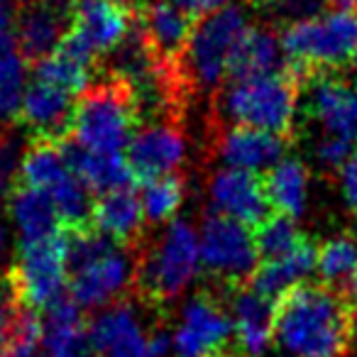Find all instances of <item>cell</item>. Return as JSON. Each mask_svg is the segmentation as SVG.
<instances>
[{
	"mask_svg": "<svg viewBox=\"0 0 357 357\" xmlns=\"http://www.w3.org/2000/svg\"><path fill=\"white\" fill-rule=\"evenodd\" d=\"M355 333L357 308L326 284H298L274 306V342L289 357H345Z\"/></svg>",
	"mask_w": 357,
	"mask_h": 357,
	"instance_id": "cell-1",
	"label": "cell"
},
{
	"mask_svg": "<svg viewBox=\"0 0 357 357\" xmlns=\"http://www.w3.org/2000/svg\"><path fill=\"white\" fill-rule=\"evenodd\" d=\"M139 105L128 81L105 74L79 96L71 120V139L100 154H123L135 137Z\"/></svg>",
	"mask_w": 357,
	"mask_h": 357,
	"instance_id": "cell-2",
	"label": "cell"
},
{
	"mask_svg": "<svg viewBox=\"0 0 357 357\" xmlns=\"http://www.w3.org/2000/svg\"><path fill=\"white\" fill-rule=\"evenodd\" d=\"M201 269L199 233L189 220H172L162 238L137 255L135 289L144 303L162 306L189 289Z\"/></svg>",
	"mask_w": 357,
	"mask_h": 357,
	"instance_id": "cell-3",
	"label": "cell"
},
{
	"mask_svg": "<svg viewBox=\"0 0 357 357\" xmlns=\"http://www.w3.org/2000/svg\"><path fill=\"white\" fill-rule=\"evenodd\" d=\"M301 91L303 86L287 69L248 81H230L228 89L218 96L220 118L240 128L291 139Z\"/></svg>",
	"mask_w": 357,
	"mask_h": 357,
	"instance_id": "cell-4",
	"label": "cell"
},
{
	"mask_svg": "<svg viewBox=\"0 0 357 357\" xmlns=\"http://www.w3.org/2000/svg\"><path fill=\"white\" fill-rule=\"evenodd\" d=\"M287 71L306 86L311 76L333 71L357 54V15L328 10L318 17L287 25L282 32Z\"/></svg>",
	"mask_w": 357,
	"mask_h": 357,
	"instance_id": "cell-5",
	"label": "cell"
},
{
	"mask_svg": "<svg viewBox=\"0 0 357 357\" xmlns=\"http://www.w3.org/2000/svg\"><path fill=\"white\" fill-rule=\"evenodd\" d=\"M69 277V233L64 230L54 238L20 243L15 262L6 272V289L17 308L37 313L64 298Z\"/></svg>",
	"mask_w": 357,
	"mask_h": 357,
	"instance_id": "cell-6",
	"label": "cell"
},
{
	"mask_svg": "<svg viewBox=\"0 0 357 357\" xmlns=\"http://www.w3.org/2000/svg\"><path fill=\"white\" fill-rule=\"evenodd\" d=\"M248 30V17L235 6H228L196 22L189 47L178 64L186 89H213L215 84L228 79V66L235 54V47L240 45Z\"/></svg>",
	"mask_w": 357,
	"mask_h": 357,
	"instance_id": "cell-7",
	"label": "cell"
},
{
	"mask_svg": "<svg viewBox=\"0 0 357 357\" xmlns=\"http://www.w3.org/2000/svg\"><path fill=\"white\" fill-rule=\"evenodd\" d=\"M199 243L204 269L228 291L245 287L262 262L255 243V230L220 213L206 215Z\"/></svg>",
	"mask_w": 357,
	"mask_h": 357,
	"instance_id": "cell-8",
	"label": "cell"
},
{
	"mask_svg": "<svg viewBox=\"0 0 357 357\" xmlns=\"http://www.w3.org/2000/svg\"><path fill=\"white\" fill-rule=\"evenodd\" d=\"M172 337L174 357H233L235 323L218 296L201 291L184 303Z\"/></svg>",
	"mask_w": 357,
	"mask_h": 357,
	"instance_id": "cell-9",
	"label": "cell"
},
{
	"mask_svg": "<svg viewBox=\"0 0 357 357\" xmlns=\"http://www.w3.org/2000/svg\"><path fill=\"white\" fill-rule=\"evenodd\" d=\"M137 255L128 248L113 245L103 255L71 269L69 289L71 298L81 308L113 306L130 284H135Z\"/></svg>",
	"mask_w": 357,
	"mask_h": 357,
	"instance_id": "cell-10",
	"label": "cell"
},
{
	"mask_svg": "<svg viewBox=\"0 0 357 357\" xmlns=\"http://www.w3.org/2000/svg\"><path fill=\"white\" fill-rule=\"evenodd\" d=\"M196 22L169 0H144L135 10V27L164 71H178Z\"/></svg>",
	"mask_w": 357,
	"mask_h": 357,
	"instance_id": "cell-11",
	"label": "cell"
},
{
	"mask_svg": "<svg viewBox=\"0 0 357 357\" xmlns=\"http://www.w3.org/2000/svg\"><path fill=\"white\" fill-rule=\"evenodd\" d=\"M306 91V115L321 125L323 137H340L357 142V84L331 71L311 76Z\"/></svg>",
	"mask_w": 357,
	"mask_h": 357,
	"instance_id": "cell-12",
	"label": "cell"
},
{
	"mask_svg": "<svg viewBox=\"0 0 357 357\" xmlns=\"http://www.w3.org/2000/svg\"><path fill=\"white\" fill-rule=\"evenodd\" d=\"M186 147L189 142L181 128L174 120H159L135 132L125 159H128L135 181L144 184L152 178L174 174V169L184 164Z\"/></svg>",
	"mask_w": 357,
	"mask_h": 357,
	"instance_id": "cell-13",
	"label": "cell"
},
{
	"mask_svg": "<svg viewBox=\"0 0 357 357\" xmlns=\"http://www.w3.org/2000/svg\"><path fill=\"white\" fill-rule=\"evenodd\" d=\"M208 196L215 213L252 230L267 218L272 208L264 191V178L243 169H218L208 181Z\"/></svg>",
	"mask_w": 357,
	"mask_h": 357,
	"instance_id": "cell-14",
	"label": "cell"
},
{
	"mask_svg": "<svg viewBox=\"0 0 357 357\" xmlns=\"http://www.w3.org/2000/svg\"><path fill=\"white\" fill-rule=\"evenodd\" d=\"M71 3L64 0H25L15 17V42L27 64L47 59L66 37Z\"/></svg>",
	"mask_w": 357,
	"mask_h": 357,
	"instance_id": "cell-15",
	"label": "cell"
},
{
	"mask_svg": "<svg viewBox=\"0 0 357 357\" xmlns=\"http://www.w3.org/2000/svg\"><path fill=\"white\" fill-rule=\"evenodd\" d=\"M135 27V13L115 0H71L69 32L96 54L118 50Z\"/></svg>",
	"mask_w": 357,
	"mask_h": 357,
	"instance_id": "cell-16",
	"label": "cell"
},
{
	"mask_svg": "<svg viewBox=\"0 0 357 357\" xmlns=\"http://www.w3.org/2000/svg\"><path fill=\"white\" fill-rule=\"evenodd\" d=\"M89 347L93 357H147L149 333L132 303L118 301L91 321Z\"/></svg>",
	"mask_w": 357,
	"mask_h": 357,
	"instance_id": "cell-17",
	"label": "cell"
},
{
	"mask_svg": "<svg viewBox=\"0 0 357 357\" xmlns=\"http://www.w3.org/2000/svg\"><path fill=\"white\" fill-rule=\"evenodd\" d=\"M289 137H279L262 130L225 125L215 137V154L228 169L257 174L259 169H272L284 159L289 149Z\"/></svg>",
	"mask_w": 357,
	"mask_h": 357,
	"instance_id": "cell-18",
	"label": "cell"
},
{
	"mask_svg": "<svg viewBox=\"0 0 357 357\" xmlns=\"http://www.w3.org/2000/svg\"><path fill=\"white\" fill-rule=\"evenodd\" d=\"M74 96L54 89V86L32 81L25 91L20 120L35 139L47 142H64L71 137V120H74Z\"/></svg>",
	"mask_w": 357,
	"mask_h": 357,
	"instance_id": "cell-19",
	"label": "cell"
},
{
	"mask_svg": "<svg viewBox=\"0 0 357 357\" xmlns=\"http://www.w3.org/2000/svg\"><path fill=\"white\" fill-rule=\"evenodd\" d=\"M96 52L74 32H66L61 45L47 59L32 66L35 81L64 91L69 96H81L91 89V69H93Z\"/></svg>",
	"mask_w": 357,
	"mask_h": 357,
	"instance_id": "cell-20",
	"label": "cell"
},
{
	"mask_svg": "<svg viewBox=\"0 0 357 357\" xmlns=\"http://www.w3.org/2000/svg\"><path fill=\"white\" fill-rule=\"evenodd\" d=\"M274 306L277 301L259 296L248 284L230 291L235 340L245 357H262L269 350L274 340Z\"/></svg>",
	"mask_w": 357,
	"mask_h": 357,
	"instance_id": "cell-21",
	"label": "cell"
},
{
	"mask_svg": "<svg viewBox=\"0 0 357 357\" xmlns=\"http://www.w3.org/2000/svg\"><path fill=\"white\" fill-rule=\"evenodd\" d=\"M144 220L147 218H144L142 199L132 186L98 196L91 208V228L128 250L139 243Z\"/></svg>",
	"mask_w": 357,
	"mask_h": 357,
	"instance_id": "cell-22",
	"label": "cell"
},
{
	"mask_svg": "<svg viewBox=\"0 0 357 357\" xmlns=\"http://www.w3.org/2000/svg\"><path fill=\"white\" fill-rule=\"evenodd\" d=\"M61 152L74 172V176L91 191V194H110V191L128 189L132 186L135 176L130 172V164L123 154H100L81 147L74 139L61 142Z\"/></svg>",
	"mask_w": 357,
	"mask_h": 357,
	"instance_id": "cell-23",
	"label": "cell"
},
{
	"mask_svg": "<svg viewBox=\"0 0 357 357\" xmlns=\"http://www.w3.org/2000/svg\"><path fill=\"white\" fill-rule=\"evenodd\" d=\"M45 357H93L89 347V326L74 298H59L42 316Z\"/></svg>",
	"mask_w": 357,
	"mask_h": 357,
	"instance_id": "cell-24",
	"label": "cell"
},
{
	"mask_svg": "<svg viewBox=\"0 0 357 357\" xmlns=\"http://www.w3.org/2000/svg\"><path fill=\"white\" fill-rule=\"evenodd\" d=\"M279 69H287L282 37L269 27H250L240 45L235 47V54L228 66V79L248 81L257 76L279 74Z\"/></svg>",
	"mask_w": 357,
	"mask_h": 357,
	"instance_id": "cell-25",
	"label": "cell"
},
{
	"mask_svg": "<svg viewBox=\"0 0 357 357\" xmlns=\"http://www.w3.org/2000/svg\"><path fill=\"white\" fill-rule=\"evenodd\" d=\"M316 262H318V248L306 238V243L294 250L291 255H287V257L259 262V267L250 277L248 287L252 291H257L259 296L279 301L287 291H291L294 287L303 284V279L316 269Z\"/></svg>",
	"mask_w": 357,
	"mask_h": 357,
	"instance_id": "cell-26",
	"label": "cell"
},
{
	"mask_svg": "<svg viewBox=\"0 0 357 357\" xmlns=\"http://www.w3.org/2000/svg\"><path fill=\"white\" fill-rule=\"evenodd\" d=\"M10 218L20 233V243H37V240L54 238L64 233V223L59 218L54 201L45 191L17 184L8 199Z\"/></svg>",
	"mask_w": 357,
	"mask_h": 357,
	"instance_id": "cell-27",
	"label": "cell"
},
{
	"mask_svg": "<svg viewBox=\"0 0 357 357\" xmlns=\"http://www.w3.org/2000/svg\"><path fill=\"white\" fill-rule=\"evenodd\" d=\"M269 206L274 213L287 218H301L308 204V169L301 159H282L264 176Z\"/></svg>",
	"mask_w": 357,
	"mask_h": 357,
	"instance_id": "cell-28",
	"label": "cell"
},
{
	"mask_svg": "<svg viewBox=\"0 0 357 357\" xmlns=\"http://www.w3.org/2000/svg\"><path fill=\"white\" fill-rule=\"evenodd\" d=\"M71 174L74 172H71L69 164H66L64 152H61V142L35 139V142L22 152L20 181H17V184L52 194V191H56L64 184Z\"/></svg>",
	"mask_w": 357,
	"mask_h": 357,
	"instance_id": "cell-29",
	"label": "cell"
},
{
	"mask_svg": "<svg viewBox=\"0 0 357 357\" xmlns=\"http://www.w3.org/2000/svg\"><path fill=\"white\" fill-rule=\"evenodd\" d=\"M25 76L27 61L22 56L15 35H0V123H17L20 120L22 100H25Z\"/></svg>",
	"mask_w": 357,
	"mask_h": 357,
	"instance_id": "cell-30",
	"label": "cell"
},
{
	"mask_svg": "<svg viewBox=\"0 0 357 357\" xmlns=\"http://www.w3.org/2000/svg\"><path fill=\"white\" fill-rule=\"evenodd\" d=\"M316 272L321 284L337 291H345L352 274L357 272V238L355 235H335L318 248Z\"/></svg>",
	"mask_w": 357,
	"mask_h": 357,
	"instance_id": "cell-31",
	"label": "cell"
},
{
	"mask_svg": "<svg viewBox=\"0 0 357 357\" xmlns=\"http://www.w3.org/2000/svg\"><path fill=\"white\" fill-rule=\"evenodd\" d=\"M255 243H257L259 259H279L291 255L296 248L306 243V235L298 230L294 218L282 213H269L262 223L255 228Z\"/></svg>",
	"mask_w": 357,
	"mask_h": 357,
	"instance_id": "cell-32",
	"label": "cell"
},
{
	"mask_svg": "<svg viewBox=\"0 0 357 357\" xmlns=\"http://www.w3.org/2000/svg\"><path fill=\"white\" fill-rule=\"evenodd\" d=\"M142 208L149 223H167L174 220L176 211L184 204V178L176 174L159 176L142 184Z\"/></svg>",
	"mask_w": 357,
	"mask_h": 357,
	"instance_id": "cell-33",
	"label": "cell"
},
{
	"mask_svg": "<svg viewBox=\"0 0 357 357\" xmlns=\"http://www.w3.org/2000/svg\"><path fill=\"white\" fill-rule=\"evenodd\" d=\"M20 162L22 154L17 142L10 135H3L0 137V201L10 199V194L15 191L20 181Z\"/></svg>",
	"mask_w": 357,
	"mask_h": 357,
	"instance_id": "cell-34",
	"label": "cell"
},
{
	"mask_svg": "<svg viewBox=\"0 0 357 357\" xmlns=\"http://www.w3.org/2000/svg\"><path fill=\"white\" fill-rule=\"evenodd\" d=\"M269 8H274V13L287 20V25H294L318 17L321 10H328V0H274Z\"/></svg>",
	"mask_w": 357,
	"mask_h": 357,
	"instance_id": "cell-35",
	"label": "cell"
},
{
	"mask_svg": "<svg viewBox=\"0 0 357 357\" xmlns=\"http://www.w3.org/2000/svg\"><path fill=\"white\" fill-rule=\"evenodd\" d=\"M355 152L352 142L340 137H323L316 147V159L321 162L323 169L328 172H340L345 167V162L350 159V154Z\"/></svg>",
	"mask_w": 357,
	"mask_h": 357,
	"instance_id": "cell-36",
	"label": "cell"
},
{
	"mask_svg": "<svg viewBox=\"0 0 357 357\" xmlns=\"http://www.w3.org/2000/svg\"><path fill=\"white\" fill-rule=\"evenodd\" d=\"M340 191L350 213L357 218V149L350 154L345 167L340 169Z\"/></svg>",
	"mask_w": 357,
	"mask_h": 357,
	"instance_id": "cell-37",
	"label": "cell"
},
{
	"mask_svg": "<svg viewBox=\"0 0 357 357\" xmlns=\"http://www.w3.org/2000/svg\"><path fill=\"white\" fill-rule=\"evenodd\" d=\"M169 3H174L178 10H184L194 20H204V17L228 8V0H169Z\"/></svg>",
	"mask_w": 357,
	"mask_h": 357,
	"instance_id": "cell-38",
	"label": "cell"
},
{
	"mask_svg": "<svg viewBox=\"0 0 357 357\" xmlns=\"http://www.w3.org/2000/svg\"><path fill=\"white\" fill-rule=\"evenodd\" d=\"M22 3H25V0H0V10L8 13V15H15L22 8Z\"/></svg>",
	"mask_w": 357,
	"mask_h": 357,
	"instance_id": "cell-39",
	"label": "cell"
},
{
	"mask_svg": "<svg viewBox=\"0 0 357 357\" xmlns=\"http://www.w3.org/2000/svg\"><path fill=\"white\" fill-rule=\"evenodd\" d=\"M8 333H10V323H0V357H6V350H8Z\"/></svg>",
	"mask_w": 357,
	"mask_h": 357,
	"instance_id": "cell-40",
	"label": "cell"
},
{
	"mask_svg": "<svg viewBox=\"0 0 357 357\" xmlns=\"http://www.w3.org/2000/svg\"><path fill=\"white\" fill-rule=\"evenodd\" d=\"M345 294H347V298H350V301H352V306L357 308V272L352 274V279H350V284H347Z\"/></svg>",
	"mask_w": 357,
	"mask_h": 357,
	"instance_id": "cell-41",
	"label": "cell"
},
{
	"mask_svg": "<svg viewBox=\"0 0 357 357\" xmlns=\"http://www.w3.org/2000/svg\"><path fill=\"white\" fill-rule=\"evenodd\" d=\"M10 20H13V15H8V13L0 10V35L10 32Z\"/></svg>",
	"mask_w": 357,
	"mask_h": 357,
	"instance_id": "cell-42",
	"label": "cell"
},
{
	"mask_svg": "<svg viewBox=\"0 0 357 357\" xmlns=\"http://www.w3.org/2000/svg\"><path fill=\"white\" fill-rule=\"evenodd\" d=\"M6 228H0V272H3V259H6Z\"/></svg>",
	"mask_w": 357,
	"mask_h": 357,
	"instance_id": "cell-43",
	"label": "cell"
},
{
	"mask_svg": "<svg viewBox=\"0 0 357 357\" xmlns=\"http://www.w3.org/2000/svg\"><path fill=\"white\" fill-rule=\"evenodd\" d=\"M115 3H120L123 8H128V10H132V13H135L139 6H142L144 0H115Z\"/></svg>",
	"mask_w": 357,
	"mask_h": 357,
	"instance_id": "cell-44",
	"label": "cell"
},
{
	"mask_svg": "<svg viewBox=\"0 0 357 357\" xmlns=\"http://www.w3.org/2000/svg\"><path fill=\"white\" fill-rule=\"evenodd\" d=\"M248 3H252V6H257V8H267V6H272L274 0H248Z\"/></svg>",
	"mask_w": 357,
	"mask_h": 357,
	"instance_id": "cell-45",
	"label": "cell"
},
{
	"mask_svg": "<svg viewBox=\"0 0 357 357\" xmlns=\"http://www.w3.org/2000/svg\"><path fill=\"white\" fill-rule=\"evenodd\" d=\"M352 64H355V69H357V54H355V59H352Z\"/></svg>",
	"mask_w": 357,
	"mask_h": 357,
	"instance_id": "cell-46",
	"label": "cell"
},
{
	"mask_svg": "<svg viewBox=\"0 0 357 357\" xmlns=\"http://www.w3.org/2000/svg\"><path fill=\"white\" fill-rule=\"evenodd\" d=\"M284 357H289V355H284Z\"/></svg>",
	"mask_w": 357,
	"mask_h": 357,
	"instance_id": "cell-47",
	"label": "cell"
},
{
	"mask_svg": "<svg viewBox=\"0 0 357 357\" xmlns=\"http://www.w3.org/2000/svg\"><path fill=\"white\" fill-rule=\"evenodd\" d=\"M35 357H40V355H35Z\"/></svg>",
	"mask_w": 357,
	"mask_h": 357,
	"instance_id": "cell-48",
	"label": "cell"
}]
</instances>
